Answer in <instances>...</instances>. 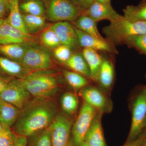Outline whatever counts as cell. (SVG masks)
I'll return each mask as SVG.
<instances>
[{
	"label": "cell",
	"instance_id": "cell-39",
	"mask_svg": "<svg viewBox=\"0 0 146 146\" xmlns=\"http://www.w3.org/2000/svg\"><path fill=\"white\" fill-rule=\"evenodd\" d=\"M71 1L76 5L78 6H80L82 7L84 0H71Z\"/></svg>",
	"mask_w": 146,
	"mask_h": 146
},
{
	"label": "cell",
	"instance_id": "cell-11",
	"mask_svg": "<svg viewBox=\"0 0 146 146\" xmlns=\"http://www.w3.org/2000/svg\"><path fill=\"white\" fill-rule=\"evenodd\" d=\"M80 96L84 102L102 113L110 110V104L102 92L94 86L84 87L82 89Z\"/></svg>",
	"mask_w": 146,
	"mask_h": 146
},
{
	"label": "cell",
	"instance_id": "cell-25",
	"mask_svg": "<svg viewBox=\"0 0 146 146\" xmlns=\"http://www.w3.org/2000/svg\"><path fill=\"white\" fill-rule=\"evenodd\" d=\"M19 7L25 14L34 16H43L46 11L42 0H25L19 5Z\"/></svg>",
	"mask_w": 146,
	"mask_h": 146
},
{
	"label": "cell",
	"instance_id": "cell-42",
	"mask_svg": "<svg viewBox=\"0 0 146 146\" xmlns=\"http://www.w3.org/2000/svg\"><path fill=\"white\" fill-rule=\"evenodd\" d=\"M79 146H89L85 142H83L82 143L80 144Z\"/></svg>",
	"mask_w": 146,
	"mask_h": 146
},
{
	"label": "cell",
	"instance_id": "cell-14",
	"mask_svg": "<svg viewBox=\"0 0 146 146\" xmlns=\"http://www.w3.org/2000/svg\"><path fill=\"white\" fill-rule=\"evenodd\" d=\"M79 45L84 48H89L96 51H103L107 52H114V48L107 40H103L87 34L76 28Z\"/></svg>",
	"mask_w": 146,
	"mask_h": 146
},
{
	"label": "cell",
	"instance_id": "cell-34",
	"mask_svg": "<svg viewBox=\"0 0 146 146\" xmlns=\"http://www.w3.org/2000/svg\"><path fill=\"white\" fill-rule=\"evenodd\" d=\"M145 140V136H140L132 141H127V143L123 146H142Z\"/></svg>",
	"mask_w": 146,
	"mask_h": 146
},
{
	"label": "cell",
	"instance_id": "cell-6",
	"mask_svg": "<svg viewBox=\"0 0 146 146\" xmlns=\"http://www.w3.org/2000/svg\"><path fill=\"white\" fill-rule=\"evenodd\" d=\"M146 118V87L136 97L132 109L131 125L128 141L136 139L145 127Z\"/></svg>",
	"mask_w": 146,
	"mask_h": 146
},
{
	"label": "cell",
	"instance_id": "cell-37",
	"mask_svg": "<svg viewBox=\"0 0 146 146\" xmlns=\"http://www.w3.org/2000/svg\"><path fill=\"white\" fill-rule=\"evenodd\" d=\"M15 146H27V137L17 135V139Z\"/></svg>",
	"mask_w": 146,
	"mask_h": 146
},
{
	"label": "cell",
	"instance_id": "cell-1",
	"mask_svg": "<svg viewBox=\"0 0 146 146\" xmlns=\"http://www.w3.org/2000/svg\"><path fill=\"white\" fill-rule=\"evenodd\" d=\"M46 100L36 98L22 110L14 127L17 135L32 136L48 127L56 117V111Z\"/></svg>",
	"mask_w": 146,
	"mask_h": 146
},
{
	"label": "cell",
	"instance_id": "cell-7",
	"mask_svg": "<svg viewBox=\"0 0 146 146\" xmlns=\"http://www.w3.org/2000/svg\"><path fill=\"white\" fill-rule=\"evenodd\" d=\"M72 126V121L67 115H56L49 126L52 146H67Z\"/></svg>",
	"mask_w": 146,
	"mask_h": 146
},
{
	"label": "cell",
	"instance_id": "cell-48",
	"mask_svg": "<svg viewBox=\"0 0 146 146\" xmlns=\"http://www.w3.org/2000/svg\"></svg>",
	"mask_w": 146,
	"mask_h": 146
},
{
	"label": "cell",
	"instance_id": "cell-31",
	"mask_svg": "<svg viewBox=\"0 0 146 146\" xmlns=\"http://www.w3.org/2000/svg\"><path fill=\"white\" fill-rule=\"evenodd\" d=\"M123 43L135 48L146 55V34L128 37Z\"/></svg>",
	"mask_w": 146,
	"mask_h": 146
},
{
	"label": "cell",
	"instance_id": "cell-13",
	"mask_svg": "<svg viewBox=\"0 0 146 146\" xmlns=\"http://www.w3.org/2000/svg\"><path fill=\"white\" fill-rule=\"evenodd\" d=\"M51 28L57 35L61 44L67 46L71 49L78 46L75 27L68 22H57Z\"/></svg>",
	"mask_w": 146,
	"mask_h": 146
},
{
	"label": "cell",
	"instance_id": "cell-29",
	"mask_svg": "<svg viewBox=\"0 0 146 146\" xmlns=\"http://www.w3.org/2000/svg\"><path fill=\"white\" fill-rule=\"evenodd\" d=\"M1 124L2 128L0 131V146H15L17 135L11 131L10 127L5 124Z\"/></svg>",
	"mask_w": 146,
	"mask_h": 146
},
{
	"label": "cell",
	"instance_id": "cell-47",
	"mask_svg": "<svg viewBox=\"0 0 146 146\" xmlns=\"http://www.w3.org/2000/svg\"><path fill=\"white\" fill-rule=\"evenodd\" d=\"M145 142H146V141H145Z\"/></svg>",
	"mask_w": 146,
	"mask_h": 146
},
{
	"label": "cell",
	"instance_id": "cell-36",
	"mask_svg": "<svg viewBox=\"0 0 146 146\" xmlns=\"http://www.w3.org/2000/svg\"><path fill=\"white\" fill-rule=\"evenodd\" d=\"M10 0H0V16L3 17L7 8Z\"/></svg>",
	"mask_w": 146,
	"mask_h": 146
},
{
	"label": "cell",
	"instance_id": "cell-12",
	"mask_svg": "<svg viewBox=\"0 0 146 146\" xmlns=\"http://www.w3.org/2000/svg\"><path fill=\"white\" fill-rule=\"evenodd\" d=\"M85 14L96 23L102 20L114 21L121 16L112 7L111 5H107L94 1L89 7L84 11Z\"/></svg>",
	"mask_w": 146,
	"mask_h": 146
},
{
	"label": "cell",
	"instance_id": "cell-40",
	"mask_svg": "<svg viewBox=\"0 0 146 146\" xmlns=\"http://www.w3.org/2000/svg\"><path fill=\"white\" fill-rule=\"evenodd\" d=\"M95 1L107 5H111V0H94Z\"/></svg>",
	"mask_w": 146,
	"mask_h": 146
},
{
	"label": "cell",
	"instance_id": "cell-28",
	"mask_svg": "<svg viewBox=\"0 0 146 146\" xmlns=\"http://www.w3.org/2000/svg\"><path fill=\"white\" fill-rule=\"evenodd\" d=\"M78 104L77 97L72 93L66 92L61 97V107L67 114L72 115L75 113L78 108Z\"/></svg>",
	"mask_w": 146,
	"mask_h": 146
},
{
	"label": "cell",
	"instance_id": "cell-30",
	"mask_svg": "<svg viewBox=\"0 0 146 146\" xmlns=\"http://www.w3.org/2000/svg\"><path fill=\"white\" fill-rule=\"evenodd\" d=\"M30 146H52L48 127L33 135Z\"/></svg>",
	"mask_w": 146,
	"mask_h": 146
},
{
	"label": "cell",
	"instance_id": "cell-38",
	"mask_svg": "<svg viewBox=\"0 0 146 146\" xmlns=\"http://www.w3.org/2000/svg\"><path fill=\"white\" fill-rule=\"evenodd\" d=\"M94 0H84L82 5V7L84 10H85L94 1Z\"/></svg>",
	"mask_w": 146,
	"mask_h": 146
},
{
	"label": "cell",
	"instance_id": "cell-15",
	"mask_svg": "<svg viewBox=\"0 0 146 146\" xmlns=\"http://www.w3.org/2000/svg\"><path fill=\"white\" fill-rule=\"evenodd\" d=\"M102 113L98 112L86 133L84 142L89 146H106L101 123Z\"/></svg>",
	"mask_w": 146,
	"mask_h": 146
},
{
	"label": "cell",
	"instance_id": "cell-10",
	"mask_svg": "<svg viewBox=\"0 0 146 146\" xmlns=\"http://www.w3.org/2000/svg\"><path fill=\"white\" fill-rule=\"evenodd\" d=\"M33 38L9 23L6 20L0 21V45L29 44Z\"/></svg>",
	"mask_w": 146,
	"mask_h": 146
},
{
	"label": "cell",
	"instance_id": "cell-8",
	"mask_svg": "<svg viewBox=\"0 0 146 146\" xmlns=\"http://www.w3.org/2000/svg\"><path fill=\"white\" fill-rule=\"evenodd\" d=\"M31 94L19 78H13L0 93V98L22 110L29 103Z\"/></svg>",
	"mask_w": 146,
	"mask_h": 146
},
{
	"label": "cell",
	"instance_id": "cell-41",
	"mask_svg": "<svg viewBox=\"0 0 146 146\" xmlns=\"http://www.w3.org/2000/svg\"><path fill=\"white\" fill-rule=\"evenodd\" d=\"M67 146H74V144H73V141L72 140H70V141H69V143H68Z\"/></svg>",
	"mask_w": 146,
	"mask_h": 146
},
{
	"label": "cell",
	"instance_id": "cell-44",
	"mask_svg": "<svg viewBox=\"0 0 146 146\" xmlns=\"http://www.w3.org/2000/svg\"><path fill=\"white\" fill-rule=\"evenodd\" d=\"M142 146H146V143L145 141V143H144V144H143V145H142Z\"/></svg>",
	"mask_w": 146,
	"mask_h": 146
},
{
	"label": "cell",
	"instance_id": "cell-22",
	"mask_svg": "<svg viewBox=\"0 0 146 146\" xmlns=\"http://www.w3.org/2000/svg\"><path fill=\"white\" fill-rule=\"evenodd\" d=\"M123 17L132 21L146 22V0H142L137 5H129L123 9Z\"/></svg>",
	"mask_w": 146,
	"mask_h": 146
},
{
	"label": "cell",
	"instance_id": "cell-21",
	"mask_svg": "<svg viewBox=\"0 0 146 146\" xmlns=\"http://www.w3.org/2000/svg\"><path fill=\"white\" fill-rule=\"evenodd\" d=\"M96 23L89 16L83 14L75 22V27L98 39L107 40L100 34Z\"/></svg>",
	"mask_w": 146,
	"mask_h": 146
},
{
	"label": "cell",
	"instance_id": "cell-16",
	"mask_svg": "<svg viewBox=\"0 0 146 146\" xmlns=\"http://www.w3.org/2000/svg\"><path fill=\"white\" fill-rule=\"evenodd\" d=\"M0 71L9 76L16 77L19 79L23 78L33 71L19 62L1 56Z\"/></svg>",
	"mask_w": 146,
	"mask_h": 146
},
{
	"label": "cell",
	"instance_id": "cell-18",
	"mask_svg": "<svg viewBox=\"0 0 146 146\" xmlns=\"http://www.w3.org/2000/svg\"><path fill=\"white\" fill-rule=\"evenodd\" d=\"M21 110L0 98V122L11 127L15 124Z\"/></svg>",
	"mask_w": 146,
	"mask_h": 146
},
{
	"label": "cell",
	"instance_id": "cell-32",
	"mask_svg": "<svg viewBox=\"0 0 146 146\" xmlns=\"http://www.w3.org/2000/svg\"><path fill=\"white\" fill-rule=\"evenodd\" d=\"M41 40L45 46L49 48H55L61 45L57 35L51 28L42 33Z\"/></svg>",
	"mask_w": 146,
	"mask_h": 146
},
{
	"label": "cell",
	"instance_id": "cell-24",
	"mask_svg": "<svg viewBox=\"0 0 146 146\" xmlns=\"http://www.w3.org/2000/svg\"><path fill=\"white\" fill-rule=\"evenodd\" d=\"M65 64L74 72L91 79L89 67L82 54H72Z\"/></svg>",
	"mask_w": 146,
	"mask_h": 146
},
{
	"label": "cell",
	"instance_id": "cell-27",
	"mask_svg": "<svg viewBox=\"0 0 146 146\" xmlns=\"http://www.w3.org/2000/svg\"><path fill=\"white\" fill-rule=\"evenodd\" d=\"M63 75L68 84L74 90L83 89L89 84L87 78L74 71L65 70Z\"/></svg>",
	"mask_w": 146,
	"mask_h": 146
},
{
	"label": "cell",
	"instance_id": "cell-4",
	"mask_svg": "<svg viewBox=\"0 0 146 146\" xmlns=\"http://www.w3.org/2000/svg\"><path fill=\"white\" fill-rule=\"evenodd\" d=\"M47 5L48 18L54 22L74 21L80 12L79 6L71 0H48Z\"/></svg>",
	"mask_w": 146,
	"mask_h": 146
},
{
	"label": "cell",
	"instance_id": "cell-2",
	"mask_svg": "<svg viewBox=\"0 0 146 146\" xmlns=\"http://www.w3.org/2000/svg\"><path fill=\"white\" fill-rule=\"evenodd\" d=\"M19 79L31 95L37 99H47L54 95L58 88L54 72L50 69L33 71Z\"/></svg>",
	"mask_w": 146,
	"mask_h": 146
},
{
	"label": "cell",
	"instance_id": "cell-23",
	"mask_svg": "<svg viewBox=\"0 0 146 146\" xmlns=\"http://www.w3.org/2000/svg\"><path fill=\"white\" fill-rule=\"evenodd\" d=\"M114 79V67L112 63L109 60L103 59L99 73L98 81L104 88L108 89L112 86Z\"/></svg>",
	"mask_w": 146,
	"mask_h": 146
},
{
	"label": "cell",
	"instance_id": "cell-33",
	"mask_svg": "<svg viewBox=\"0 0 146 146\" xmlns=\"http://www.w3.org/2000/svg\"><path fill=\"white\" fill-rule=\"evenodd\" d=\"M54 54L58 60L65 64L72 55L71 49L67 46L62 44L54 48Z\"/></svg>",
	"mask_w": 146,
	"mask_h": 146
},
{
	"label": "cell",
	"instance_id": "cell-35",
	"mask_svg": "<svg viewBox=\"0 0 146 146\" xmlns=\"http://www.w3.org/2000/svg\"><path fill=\"white\" fill-rule=\"evenodd\" d=\"M13 77L0 76V93L2 92L12 80Z\"/></svg>",
	"mask_w": 146,
	"mask_h": 146
},
{
	"label": "cell",
	"instance_id": "cell-19",
	"mask_svg": "<svg viewBox=\"0 0 146 146\" xmlns=\"http://www.w3.org/2000/svg\"><path fill=\"white\" fill-rule=\"evenodd\" d=\"M30 45L29 44H12L0 45V53L9 59L21 63Z\"/></svg>",
	"mask_w": 146,
	"mask_h": 146
},
{
	"label": "cell",
	"instance_id": "cell-45",
	"mask_svg": "<svg viewBox=\"0 0 146 146\" xmlns=\"http://www.w3.org/2000/svg\"><path fill=\"white\" fill-rule=\"evenodd\" d=\"M145 127L146 128V118L145 119Z\"/></svg>",
	"mask_w": 146,
	"mask_h": 146
},
{
	"label": "cell",
	"instance_id": "cell-17",
	"mask_svg": "<svg viewBox=\"0 0 146 146\" xmlns=\"http://www.w3.org/2000/svg\"><path fill=\"white\" fill-rule=\"evenodd\" d=\"M82 54L89 67L91 79L98 81L99 73L103 60L101 56L98 51L89 48H84Z\"/></svg>",
	"mask_w": 146,
	"mask_h": 146
},
{
	"label": "cell",
	"instance_id": "cell-20",
	"mask_svg": "<svg viewBox=\"0 0 146 146\" xmlns=\"http://www.w3.org/2000/svg\"><path fill=\"white\" fill-rule=\"evenodd\" d=\"M9 14L6 21L12 26L25 33L30 35L27 31L22 14L20 12L18 0H10L9 4Z\"/></svg>",
	"mask_w": 146,
	"mask_h": 146
},
{
	"label": "cell",
	"instance_id": "cell-9",
	"mask_svg": "<svg viewBox=\"0 0 146 146\" xmlns=\"http://www.w3.org/2000/svg\"><path fill=\"white\" fill-rule=\"evenodd\" d=\"M21 63L33 71L50 70L53 66L50 56L46 51L31 45L27 49Z\"/></svg>",
	"mask_w": 146,
	"mask_h": 146
},
{
	"label": "cell",
	"instance_id": "cell-26",
	"mask_svg": "<svg viewBox=\"0 0 146 146\" xmlns=\"http://www.w3.org/2000/svg\"><path fill=\"white\" fill-rule=\"evenodd\" d=\"M25 27L29 34L35 33L42 30L46 25L45 18L43 16L22 14Z\"/></svg>",
	"mask_w": 146,
	"mask_h": 146
},
{
	"label": "cell",
	"instance_id": "cell-46",
	"mask_svg": "<svg viewBox=\"0 0 146 146\" xmlns=\"http://www.w3.org/2000/svg\"><path fill=\"white\" fill-rule=\"evenodd\" d=\"M1 16H0V21H1Z\"/></svg>",
	"mask_w": 146,
	"mask_h": 146
},
{
	"label": "cell",
	"instance_id": "cell-3",
	"mask_svg": "<svg viewBox=\"0 0 146 146\" xmlns=\"http://www.w3.org/2000/svg\"><path fill=\"white\" fill-rule=\"evenodd\" d=\"M103 31L110 43L123 44L128 37L146 34V22L130 21L121 16L111 21Z\"/></svg>",
	"mask_w": 146,
	"mask_h": 146
},
{
	"label": "cell",
	"instance_id": "cell-43",
	"mask_svg": "<svg viewBox=\"0 0 146 146\" xmlns=\"http://www.w3.org/2000/svg\"><path fill=\"white\" fill-rule=\"evenodd\" d=\"M2 128V124L0 122V131H1V130Z\"/></svg>",
	"mask_w": 146,
	"mask_h": 146
},
{
	"label": "cell",
	"instance_id": "cell-5",
	"mask_svg": "<svg viewBox=\"0 0 146 146\" xmlns=\"http://www.w3.org/2000/svg\"><path fill=\"white\" fill-rule=\"evenodd\" d=\"M98 112L94 108L84 102L72 128V141L74 146H79L84 142L86 133Z\"/></svg>",
	"mask_w": 146,
	"mask_h": 146
}]
</instances>
